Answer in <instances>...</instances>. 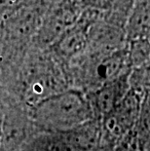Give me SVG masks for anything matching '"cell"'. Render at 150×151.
Here are the masks:
<instances>
[{
  "label": "cell",
  "instance_id": "2",
  "mask_svg": "<svg viewBox=\"0 0 150 151\" xmlns=\"http://www.w3.org/2000/svg\"><path fill=\"white\" fill-rule=\"evenodd\" d=\"M100 139V128L92 121L74 130L43 132L27 151H98Z\"/></svg>",
  "mask_w": 150,
  "mask_h": 151
},
{
  "label": "cell",
  "instance_id": "3",
  "mask_svg": "<svg viewBox=\"0 0 150 151\" xmlns=\"http://www.w3.org/2000/svg\"><path fill=\"white\" fill-rule=\"evenodd\" d=\"M120 151H136V150H135L133 148H132V147H127V148H123V149H121Z\"/></svg>",
  "mask_w": 150,
  "mask_h": 151
},
{
  "label": "cell",
  "instance_id": "1",
  "mask_svg": "<svg viewBox=\"0 0 150 151\" xmlns=\"http://www.w3.org/2000/svg\"><path fill=\"white\" fill-rule=\"evenodd\" d=\"M32 117L43 132H65L94 121L92 101L79 90L50 95L34 105Z\"/></svg>",
  "mask_w": 150,
  "mask_h": 151
}]
</instances>
